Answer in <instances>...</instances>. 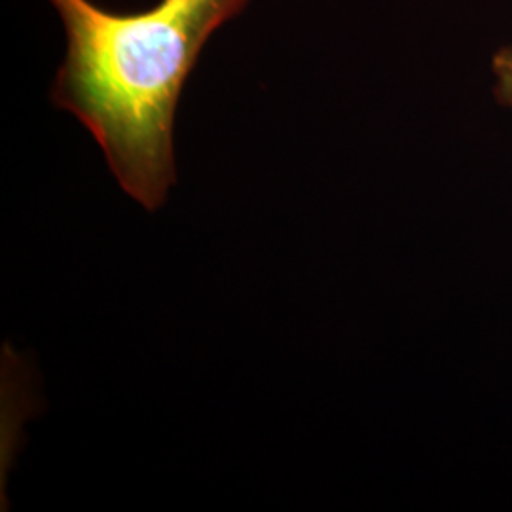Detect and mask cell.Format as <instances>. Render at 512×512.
Returning <instances> with one entry per match:
<instances>
[{"label": "cell", "instance_id": "obj_1", "mask_svg": "<svg viewBox=\"0 0 512 512\" xmlns=\"http://www.w3.org/2000/svg\"><path fill=\"white\" fill-rule=\"evenodd\" d=\"M50 2L67 35L52 103L90 129L129 196L158 209L177 183L173 126L184 82L207 40L249 0H160L137 14Z\"/></svg>", "mask_w": 512, "mask_h": 512}]
</instances>
